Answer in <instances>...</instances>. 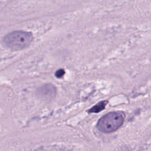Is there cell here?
<instances>
[{"label":"cell","mask_w":151,"mask_h":151,"mask_svg":"<svg viewBox=\"0 0 151 151\" xmlns=\"http://www.w3.org/2000/svg\"><path fill=\"white\" fill-rule=\"evenodd\" d=\"M107 101L106 100H104V101H100V102L98 103L97 104H96L93 107H92L91 109H90L88 110V112L89 113H99V112L101 111V110H104V109L105 108L106 106L107 105Z\"/></svg>","instance_id":"cell-3"},{"label":"cell","mask_w":151,"mask_h":151,"mask_svg":"<svg viewBox=\"0 0 151 151\" xmlns=\"http://www.w3.org/2000/svg\"><path fill=\"white\" fill-rule=\"evenodd\" d=\"M32 40V35L22 31L12 32L6 35L4 38L6 45L14 50H20L27 47Z\"/></svg>","instance_id":"cell-1"},{"label":"cell","mask_w":151,"mask_h":151,"mask_svg":"<svg viewBox=\"0 0 151 151\" xmlns=\"http://www.w3.org/2000/svg\"><path fill=\"white\" fill-rule=\"evenodd\" d=\"M124 117L119 112H111L103 116L98 121L97 129L104 133H110L117 130L123 123Z\"/></svg>","instance_id":"cell-2"},{"label":"cell","mask_w":151,"mask_h":151,"mask_svg":"<svg viewBox=\"0 0 151 151\" xmlns=\"http://www.w3.org/2000/svg\"><path fill=\"white\" fill-rule=\"evenodd\" d=\"M64 74H65V71L63 69H60L55 72V75L57 78H61L63 77Z\"/></svg>","instance_id":"cell-4"}]
</instances>
